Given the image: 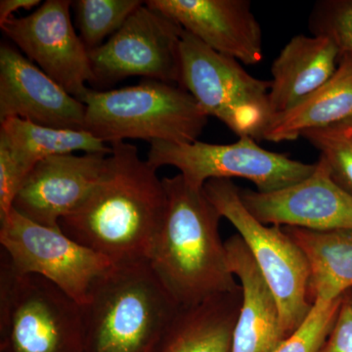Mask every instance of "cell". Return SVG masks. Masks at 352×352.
Returning <instances> with one entry per match:
<instances>
[{"label":"cell","mask_w":352,"mask_h":352,"mask_svg":"<svg viewBox=\"0 0 352 352\" xmlns=\"http://www.w3.org/2000/svg\"><path fill=\"white\" fill-rule=\"evenodd\" d=\"M111 148L100 182L60 229L113 264L148 261L168 207L163 179L136 146Z\"/></svg>","instance_id":"1"},{"label":"cell","mask_w":352,"mask_h":352,"mask_svg":"<svg viewBox=\"0 0 352 352\" xmlns=\"http://www.w3.org/2000/svg\"><path fill=\"white\" fill-rule=\"evenodd\" d=\"M242 289L182 307L157 352H232Z\"/></svg>","instance_id":"18"},{"label":"cell","mask_w":352,"mask_h":352,"mask_svg":"<svg viewBox=\"0 0 352 352\" xmlns=\"http://www.w3.org/2000/svg\"><path fill=\"white\" fill-rule=\"evenodd\" d=\"M28 175L29 171L0 140V219L12 212L14 201Z\"/></svg>","instance_id":"26"},{"label":"cell","mask_w":352,"mask_h":352,"mask_svg":"<svg viewBox=\"0 0 352 352\" xmlns=\"http://www.w3.org/2000/svg\"><path fill=\"white\" fill-rule=\"evenodd\" d=\"M4 352H85L82 307L48 280L17 272L1 254Z\"/></svg>","instance_id":"5"},{"label":"cell","mask_w":352,"mask_h":352,"mask_svg":"<svg viewBox=\"0 0 352 352\" xmlns=\"http://www.w3.org/2000/svg\"><path fill=\"white\" fill-rule=\"evenodd\" d=\"M352 118V54L340 56L332 78L287 112L273 118L263 140H296L305 131L321 129Z\"/></svg>","instance_id":"20"},{"label":"cell","mask_w":352,"mask_h":352,"mask_svg":"<svg viewBox=\"0 0 352 352\" xmlns=\"http://www.w3.org/2000/svg\"><path fill=\"white\" fill-rule=\"evenodd\" d=\"M148 163L153 168L175 166L186 182L203 189L212 179L250 180L256 191L270 193L302 182L312 175L316 164H303L279 153L268 151L254 139L240 138L231 144L150 143Z\"/></svg>","instance_id":"8"},{"label":"cell","mask_w":352,"mask_h":352,"mask_svg":"<svg viewBox=\"0 0 352 352\" xmlns=\"http://www.w3.org/2000/svg\"><path fill=\"white\" fill-rule=\"evenodd\" d=\"M315 164L312 175L286 188L270 193L240 189L243 204L266 226L352 229V196L333 182L323 159Z\"/></svg>","instance_id":"12"},{"label":"cell","mask_w":352,"mask_h":352,"mask_svg":"<svg viewBox=\"0 0 352 352\" xmlns=\"http://www.w3.org/2000/svg\"><path fill=\"white\" fill-rule=\"evenodd\" d=\"M168 207L150 252L153 270L182 307L240 288L219 235V210L182 175L163 178Z\"/></svg>","instance_id":"2"},{"label":"cell","mask_w":352,"mask_h":352,"mask_svg":"<svg viewBox=\"0 0 352 352\" xmlns=\"http://www.w3.org/2000/svg\"><path fill=\"white\" fill-rule=\"evenodd\" d=\"M300 138L320 152L333 182L352 196V118L305 131Z\"/></svg>","instance_id":"23"},{"label":"cell","mask_w":352,"mask_h":352,"mask_svg":"<svg viewBox=\"0 0 352 352\" xmlns=\"http://www.w3.org/2000/svg\"><path fill=\"white\" fill-rule=\"evenodd\" d=\"M339 48L327 36H294L271 66L273 118L298 105L328 82L339 66Z\"/></svg>","instance_id":"17"},{"label":"cell","mask_w":352,"mask_h":352,"mask_svg":"<svg viewBox=\"0 0 352 352\" xmlns=\"http://www.w3.org/2000/svg\"><path fill=\"white\" fill-rule=\"evenodd\" d=\"M342 298L333 302L318 300L307 319L274 352H318L332 330Z\"/></svg>","instance_id":"24"},{"label":"cell","mask_w":352,"mask_h":352,"mask_svg":"<svg viewBox=\"0 0 352 352\" xmlns=\"http://www.w3.org/2000/svg\"><path fill=\"white\" fill-rule=\"evenodd\" d=\"M344 295H346V294H344ZM346 295L349 296V298H351V300H352V289H351V291L347 292Z\"/></svg>","instance_id":"29"},{"label":"cell","mask_w":352,"mask_h":352,"mask_svg":"<svg viewBox=\"0 0 352 352\" xmlns=\"http://www.w3.org/2000/svg\"><path fill=\"white\" fill-rule=\"evenodd\" d=\"M41 0H1L0 1V25L13 17L12 14L21 9L31 10L41 6Z\"/></svg>","instance_id":"28"},{"label":"cell","mask_w":352,"mask_h":352,"mask_svg":"<svg viewBox=\"0 0 352 352\" xmlns=\"http://www.w3.org/2000/svg\"><path fill=\"white\" fill-rule=\"evenodd\" d=\"M308 263V298L333 302L352 289V229L315 231L284 226Z\"/></svg>","instance_id":"19"},{"label":"cell","mask_w":352,"mask_h":352,"mask_svg":"<svg viewBox=\"0 0 352 352\" xmlns=\"http://www.w3.org/2000/svg\"><path fill=\"white\" fill-rule=\"evenodd\" d=\"M1 254L22 274L38 275L65 292L82 307L94 282L113 265L66 235L12 210L0 219Z\"/></svg>","instance_id":"9"},{"label":"cell","mask_w":352,"mask_h":352,"mask_svg":"<svg viewBox=\"0 0 352 352\" xmlns=\"http://www.w3.org/2000/svg\"><path fill=\"white\" fill-rule=\"evenodd\" d=\"M309 30L314 36H327L340 55L352 54V0H324L310 14Z\"/></svg>","instance_id":"25"},{"label":"cell","mask_w":352,"mask_h":352,"mask_svg":"<svg viewBox=\"0 0 352 352\" xmlns=\"http://www.w3.org/2000/svg\"><path fill=\"white\" fill-rule=\"evenodd\" d=\"M318 352H352V300L342 296L332 330Z\"/></svg>","instance_id":"27"},{"label":"cell","mask_w":352,"mask_h":352,"mask_svg":"<svg viewBox=\"0 0 352 352\" xmlns=\"http://www.w3.org/2000/svg\"><path fill=\"white\" fill-rule=\"evenodd\" d=\"M144 1L140 0H76L78 36L88 53L103 45Z\"/></svg>","instance_id":"22"},{"label":"cell","mask_w":352,"mask_h":352,"mask_svg":"<svg viewBox=\"0 0 352 352\" xmlns=\"http://www.w3.org/2000/svg\"><path fill=\"white\" fill-rule=\"evenodd\" d=\"M180 307L149 261L113 264L82 305L85 352H157Z\"/></svg>","instance_id":"3"},{"label":"cell","mask_w":352,"mask_h":352,"mask_svg":"<svg viewBox=\"0 0 352 352\" xmlns=\"http://www.w3.org/2000/svg\"><path fill=\"white\" fill-rule=\"evenodd\" d=\"M204 191L244 241L276 298L287 335H292L314 307L308 298L309 268L302 250L283 227L266 226L247 210L232 179L210 180Z\"/></svg>","instance_id":"7"},{"label":"cell","mask_w":352,"mask_h":352,"mask_svg":"<svg viewBox=\"0 0 352 352\" xmlns=\"http://www.w3.org/2000/svg\"><path fill=\"white\" fill-rule=\"evenodd\" d=\"M80 100L85 105V131L106 144L127 139L195 142L208 124L188 91L157 80L113 90L88 88Z\"/></svg>","instance_id":"4"},{"label":"cell","mask_w":352,"mask_h":352,"mask_svg":"<svg viewBox=\"0 0 352 352\" xmlns=\"http://www.w3.org/2000/svg\"><path fill=\"white\" fill-rule=\"evenodd\" d=\"M69 0H46L25 17L0 25L30 61L80 100L96 82L89 53L72 22Z\"/></svg>","instance_id":"11"},{"label":"cell","mask_w":352,"mask_h":352,"mask_svg":"<svg viewBox=\"0 0 352 352\" xmlns=\"http://www.w3.org/2000/svg\"><path fill=\"white\" fill-rule=\"evenodd\" d=\"M0 140L6 142L29 173L47 157L78 151L108 155L112 152L111 146L87 131L54 129L19 118L0 122Z\"/></svg>","instance_id":"21"},{"label":"cell","mask_w":352,"mask_h":352,"mask_svg":"<svg viewBox=\"0 0 352 352\" xmlns=\"http://www.w3.org/2000/svg\"><path fill=\"white\" fill-rule=\"evenodd\" d=\"M109 155L68 154L39 162L23 183L13 210L41 226L60 228L61 219L80 207L100 182Z\"/></svg>","instance_id":"13"},{"label":"cell","mask_w":352,"mask_h":352,"mask_svg":"<svg viewBox=\"0 0 352 352\" xmlns=\"http://www.w3.org/2000/svg\"><path fill=\"white\" fill-rule=\"evenodd\" d=\"M85 131V105L8 44L0 47V122Z\"/></svg>","instance_id":"14"},{"label":"cell","mask_w":352,"mask_h":352,"mask_svg":"<svg viewBox=\"0 0 352 352\" xmlns=\"http://www.w3.org/2000/svg\"><path fill=\"white\" fill-rule=\"evenodd\" d=\"M220 54L245 65L263 60V31L249 0H148Z\"/></svg>","instance_id":"15"},{"label":"cell","mask_w":352,"mask_h":352,"mask_svg":"<svg viewBox=\"0 0 352 352\" xmlns=\"http://www.w3.org/2000/svg\"><path fill=\"white\" fill-rule=\"evenodd\" d=\"M226 249L229 267L242 289L232 352H274L289 337L276 298L238 234L226 241Z\"/></svg>","instance_id":"16"},{"label":"cell","mask_w":352,"mask_h":352,"mask_svg":"<svg viewBox=\"0 0 352 352\" xmlns=\"http://www.w3.org/2000/svg\"><path fill=\"white\" fill-rule=\"evenodd\" d=\"M179 52L180 87L206 115L219 119L240 138L263 140L273 120L271 80L250 75L239 61L220 54L185 31Z\"/></svg>","instance_id":"6"},{"label":"cell","mask_w":352,"mask_h":352,"mask_svg":"<svg viewBox=\"0 0 352 352\" xmlns=\"http://www.w3.org/2000/svg\"><path fill=\"white\" fill-rule=\"evenodd\" d=\"M183 32L178 23L144 2L103 45L90 51L96 83L143 76L180 87Z\"/></svg>","instance_id":"10"}]
</instances>
